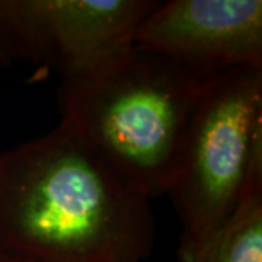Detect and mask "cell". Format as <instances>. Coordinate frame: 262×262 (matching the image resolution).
Instances as JSON below:
<instances>
[{
  "label": "cell",
  "instance_id": "6da1fadb",
  "mask_svg": "<svg viewBox=\"0 0 262 262\" xmlns=\"http://www.w3.org/2000/svg\"><path fill=\"white\" fill-rule=\"evenodd\" d=\"M151 200L63 125L0 151V253L19 262H141Z\"/></svg>",
  "mask_w": 262,
  "mask_h": 262
},
{
  "label": "cell",
  "instance_id": "3957f363",
  "mask_svg": "<svg viewBox=\"0 0 262 262\" xmlns=\"http://www.w3.org/2000/svg\"><path fill=\"white\" fill-rule=\"evenodd\" d=\"M261 153L262 69L208 77L166 194L182 225L179 262L232 214Z\"/></svg>",
  "mask_w": 262,
  "mask_h": 262
},
{
  "label": "cell",
  "instance_id": "8992f818",
  "mask_svg": "<svg viewBox=\"0 0 262 262\" xmlns=\"http://www.w3.org/2000/svg\"><path fill=\"white\" fill-rule=\"evenodd\" d=\"M181 262H262V153L232 214Z\"/></svg>",
  "mask_w": 262,
  "mask_h": 262
},
{
  "label": "cell",
  "instance_id": "7a4b0ae2",
  "mask_svg": "<svg viewBox=\"0 0 262 262\" xmlns=\"http://www.w3.org/2000/svg\"><path fill=\"white\" fill-rule=\"evenodd\" d=\"M207 79L131 44L60 79V125L151 200L168 194Z\"/></svg>",
  "mask_w": 262,
  "mask_h": 262
},
{
  "label": "cell",
  "instance_id": "277c9868",
  "mask_svg": "<svg viewBox=\"0 0 262 262\" xmlns=\"http://www.w3.org/2000/svg\"><path fill=\"white\" fill-rule=\"evenodd\" d=\"M156 0H0V64L73 75L133 44Z\"/></svg>",
  "mask_w": 262,
  "mask_h": 262
},
{
  "label": "cell",
  "instance_id": "52a82bcc",
  "mask_svg": "<svg viewBox=\"0 0 262 262\" xmlns=\"http://www.w3.org/2000/svg\"><path fill=\"white\" fill-rule=\"evenodd\" d=\"M0 262H19V261H15V259L8 258V256H5V255H2V253H0Z\"/></svg>",
  "mask_w": 262,
  "mask_h": 262
},
{
  "label": "cell",
  "instance_id": "5b68a950",
  "mask_svg": "<svg viewBox=\"0 0 262 262\" xmlns=\"http://www.w3.org/2000/svg\"><path fill=\"white\" fill-rule=\"evenodd\" d=\"M133 44L203 79L262 69V2H159L137 27Z\"/></svg>",
  "mask_w": 262,
  "mask_h": 262
}]
</instances>
